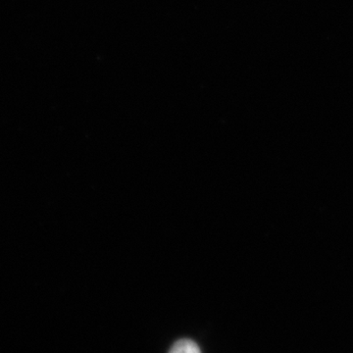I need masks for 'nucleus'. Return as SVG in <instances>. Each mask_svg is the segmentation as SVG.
Segmentation results:
<instances>
[{
	"instance_id": "f257e3e1",
	"label": "nucleus",
	"mask_w": 353,
	"mask_h": 353,
	"mask_svg": "<svg viewBox=\"0 0 353 353\" xmlns=\"http://www.w3.org/2000/svg\"><path fill=\"white\" fill-rule=\"evenodd\" d=\"M169 353H201V350L194 341L183 339L174 343Z\"/></svg>"
}]
</instances>
